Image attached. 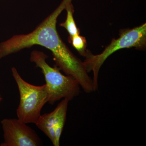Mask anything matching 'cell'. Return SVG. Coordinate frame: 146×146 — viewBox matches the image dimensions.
<instances>
[{"mask_svg":"<svg viewBox=\"0 0 146 146\" xmlns=\"http://www.w3.org/2000/svg\"><path fill=\"white\" fill-rule=\"evenodd\" d=\"M72 1L63 0L57 8L30 33L16 35L0 43V60L35 45L44 47L51 52L56 66L67 75L74 78L84 92L90 94L95 91L93 78L86 72L83 62L63 42L56 29L58 16Z\"/></svg>","mask_w":146,"mask_h":146,"instance_id":"6da1fadb","label":"cell"},{"mask_svg":"<svg viewBox=\"0 0 146 146\" xmlns=\"http://www.w3.org/2000/svg\"><path fill=\"white\" fill-rule=\"evenodd\" d=\"M48 56L43 52L33 50L30 56L31 62L41 69L44 76L48 93V103L52 105L61 99L69 101L78 96L80 85L78 81L71 76L64 75L56 65L52 67L47 63Z\"/></svg>","mask_w":146,"mask_h":146,"instance_id":"7a4b0ae2","label":"cell"},{"mask_svg":"<svg viewBox=\"0 0 146 146\" xmlns=\"http://www.w3.org/2000/svg\"><path fill=\"white\" fill-rule=\"evenodd\" d=\"M146 45V24L131 29L122 31L119 38L113 39L111 43L100 54L94 55L87 50L83 62L87 73L93 72V82L95 91L98 87L99 72L105 60L113 53L125 48H135L144 50Z\"/></svg>","mask_w":146,"mask_h":146,"instance_id":"3957f363","label":"cell"},{"mask_svg":"<svg viewBox=\"0 0 146 146\" xmlns=\"http://www.w3.org/2000/svg\"><path fill=\"white\" fill-rule=\"evenodd\" d=\"M11 72L20 94L17 117L27 124L35 123L41 115L42 108L48 103L46 85L35 86L28 83L21 77L15 67L11 68Z\"/></svg>","mask_w":146,"mask_h":146,"instance_id":"277c9868","label":"cell"},{"mask_svg":"<svg viewBox=\"0 0 146 146\" xmlns=\"http://www.w3.org/2000/svg\"><path fill=\"white\" fill-rule=\"evenodd\" d=\"M4 141L0 146H40L43 143L34 129L18 119H4L1 121Z\"/></svg>","mask_w":146,"mask_h":146,"instance_id":"5b68a950","label":"cell"},{"mask_svg":"<svg viewBox=\"0 0 146 146\" xmlns=\"http://www.w3.org/2000/svg\"><path fill=\"white\" fill-rule=\"evenodd\" d=\"M69 102V100L64 99L53 111L56 146H60V138L66 121Z\"/></svg>","mask_w":146,"mask_h":146,"instance_id":"8992f818","label":"cell"},{"mask_svg":"<svg viewBox=\"0 0 146 146\" xmlns=\"http://www.w3.org/2000/svg\"><path fill=\"white\" fill-rule=\"evenodd\" d=\"M35 124L36 126L49 138L53 145L56 146L54 125L53 111L40 115Z\"/></svg>","mask_w":146,"mask_h":146,"instance_id":"52a82bcc","label":"cell"},{"mask_svg":"<svg viewBox=\"0 0 146 146\" xmlns=\"http://www.w3.org/2000/svg\"><path fill=\"white\" fill-rule=\"evenodd\" d=\"M67 11V17L65 22L60 24V27L64 28L68 32L69 34V39L70 40L73 36L76 35L80 34L79 29L78 28L74 20V7L72 2L69 3L65 8Z\"/></svg>","mask_w":146,"mask_h":146,"instance_id":"ba28073f","label":"cell"},{"mask_svg":"<svg viewBox=\"0 0 146 146\" xmlns=\"http://www.w3.org/2000/svg\"><path fill=\"white\" fill-rule=\"evenodd\" d=\"M69 43L72 45L81 55L84 56L86 52V41L83 36L80 34L76 35L73 36L70 40Z\"/></svg>","mask_w":146,"mask_h":146,"instance_id":"9c48e42d","label":"cell"},{"mask_svg":"<svg viewBox=\"0 0 146 146\" xmlns=\"http://www.w3.org/2000/svg\"><path fill=\"white\" fill-rule=\"evenodd\" d=\"M3 100V98L1 96V94H0V103H1V102H2Z\"/></svg>","mask_w":146,"mask_h":146,"instance_id":"30bf717a","label":"cell"}]
</instances>
